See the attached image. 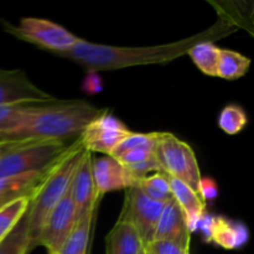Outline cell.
Listing matches in <instances>:
<instances>
[{"label":"cell","instance_id":"52a82bcc","mask_svg":"<svg viewBox=\"0 0 254 254\" xmlns=\"http://www.w3.org/2000/svg\"><path fill=\"white\" fill-rule=\"evenodd\" d=\"M131 130L111 112L104 111L94 118L79 134L82 145L87 151L112 155L114 149L130 135Z\"/></svg>","mask_w":254,"mask_h":254},{"label":"cell","instance_id":"277c9868","mask_svg":"<svg viewBox=\"0 0 254 254\" xmlns=\"http://www.w3.org/2000/svg\"><path fill=\"white\" fill-rule=\"evenodd\" d=\"M69 144L41 138H15L0 141V178L44 171L54 165Z\"/></svg>","mask_w":254,"mask_h":254},{"label":"cell","instance_id":"8fae6325","mask_svg":"<svg viewBox=\"0 0 254 254\" xmlns=\"http://www.w3.org/2000/svg\"><path fill=\"white\" fill-rule=\"evenodd\" d=\"M54 96L32 83L21 69L0 68V106L10 103H50Z\"/></svg>","mask_w":254,"mask_h":254},{"label":"cell","instance_id":"9a60e30c","mask_svg":"<svg viewBox=\"0 0 254 254\" xmlns=\"http://www.w3.org/2000/svg\"><path fill=\"white\" fill-rule=\"evenodd\" d=\"M144 242L131 223L118 218L106 237V254H141Z\"/></svg>","mask_w":254,"mask_h":254},{"label":"cell","instance_id":"5b68a950","mask_svg":"<svg viewBox=\"0 0 254 254\" xmlns=\"http://www.w3.org/2000/svg\"><path fill=\"white\" fill-rule=\"evenodd\" d=\"M154 156L161 173L186 184L198 193L201 171L195 151L186 141L166 131H158Z\"/></svg>","mask_w":254,"mask_h":254},{"label":"cell","instance_id":"4fadbf2b","mask_svg":"<svg viewBox=\"0 0 254 254\" xmlns=\"http://www.w3.org/2000/svg\"><path fill=\"white\" fill-rule=\"evenodd\" d=\"M91 160L92 154L86 150L77 166L69 188V196L77 210L78 220L87 212L98 207V202L101 201L97 197L96 188H94Z\"/></svg>","mask_w":254,"mask_h":254},{"label":"cell","instance_id":"44dd1931","mask_svg":"<svg viewBox=\"0 0 254 254\" xmlns=\"http://www.w3.org/2000/svg\"><path fill=\"white\" fill-rule=\"evenodd\" d=\"M195 66L202 73L211 77H217V64L220 57V47L211 41L195 44L188 51Z\"/></svg>","mask_w":254,"mask_h":254},{"label":"cell","instance_id":"83f0119b","mask_svg":"<svg viewBox=\"0 0 254 254\" xmlns=\"http://www.w3.org/2000/svg\"><path fill=\"white\" fill-rule=\"evenodd\" d=\"M49 254H56V253H49Z\"/></svg>","mask_w":254,"mask_h":254},{"label":"cell","instance_id":"d4e9b609","mask_svg":"<svg viewBox=\"0 0 254 254\" xmlns=\"http://www.w3.org/2000/svg\"><path fill=\"white\" fill-rule=\"evenodd\" d=\"M248 124V116L245 109L237 103L227 104L218 116V127L228 135L241 133Z\"/></svg>","mask_w":254,"mask_h":254},{"label":"cell","instance_id":"484cf974","mask_svg":"<svg viewBox=\"0 0 254 254\" xmlns=\"http://www.w3.org/2000/svg\"><path fill=\"white\" fill-rule=\"evenodd\" d=\"M145 254H190V242L155 240L144 246Z\"/></svg>","mask_w":254,"mask_h":254},{"label":"cell","instance_id":"ffe728a7","mask_svg":"<svg viewBox=\"0 0 254 254\" xmlns=\"http://www.w3.org/2000/svg\"><path fill=\"white\" fill-rule=\"evenodd\" d=\"M32 104L36 103H10L0 106V141L14 138Z\"/></svg>","mask_w":254,"mask_h":254},{"label":"cell","instance_id":"e0dca14e","mask_svg":"<svg viewBox=\"0 0 254 254\" xmlns=\"http://www.w3.org/2000/svg\"><path fill=\"white\" fill-rule=\"evenodd\" d=\"M49 169L44 171H32L21 175L9 176V178H0V206L22 196L34 195L46 176Z\"/></svg>","mask_w":254,"mask_h":254},{"label":"cell","instance_id":"4316f807","mask_svg":"<svg viewBox=\"0 0 254 254\" xmlns=\"http://www.w3.org/2000/svg\"><path fill=\"white\" fill-rule=\"evenodd\" d=\"M198 195L203 201L215 200L218 196V186L213 179L201 178L200 185H198Z\"/></svg>","mask_w":254,"mask_h":254},{"label":"cell","instance_id":"7402d4cb","mask_svg":"<svg viewBox=\"0 0 254 254\" xmlns=\"http://www.w3.org/2000/svg\"><path fill=\"white\" fill-rule=\"evenodd\" d=\"M32 196H22L0 206V242L11 232L29 208Z\"/></svg>","mask_w":254,"mask_h":254},{"label":"cell","instance_id":"7c38bea8","mask_svg":"<svg viewBox=\"0 0 254 254\" xmlns=\"http://www.w3.org/2000/svg\"><path fill=\"white\" fill-rule=\"evenodd\" d=\"M91 169L97 197L99 200L112 191L126 190L133 186V181L129 178L124 165L112 155L92 156Z\"/></svg>","mask_w":254,"mask_h":254},{"label":"cell","instance_id":"9c48e42d","mask_svg":"<svg viewBox=\"0 0 254 254\" xmlns=\"http://www.w3.org/2000/svg\"><path fill=\"white\" fill-rule=\"evenodd\" d=\"M78 222V215L69 191L47 216L36 241V247H45L47 253H59Z\"/></svg>","mask_w":254,"mask_h":254},{"label":"cell","instance_id":"2e32d148","mask_svg":"<svg viewBox=\"0 0 254 254\" xmlns=\"http://www.w3.org/2000/svg\"><path fill=\"white\" fill-rule=\"evenodd\" d=\"M174 240L191 242V232L189 231L184 213L178 203L173 200L165 203L160 218L154 232L153 241Z\"/></svg>","mask_w":254,"mask_h":254},{"label":"cell","instance_id":"f1b7e54d","mask_svg":"<svg viewBox=\"0 0 254 254\" xmlns=\"http://www.w3.org/2000/svg\"><path fill=\"white\" fill-rule=\"evenodd\" d=\"M141 254H145V252H143V253H141Z\"/></svg>","mask_w":254,"mask_h":254},{"label":"cell","instance_id":"cb8c5ba5","mask_svg":"<svg viewBox=\"0 0 254 254\" xmlns=\"http://www.w3.org/2000/svg\"><path fill=\"white\" fill-rule=\"evenodd\" d=\"M136 188L149 198L166 203L173 200L169 176L164 173H154L136 183Z\"/></svg>","mask_w":254,"mask_h":254},{"label":"cell","instance_id":"3957f363","mask_svg":"<svg viewBox=\"0 0 254 254\" xmlns=\"http://www.w3.org/2000/svg\"><path fill=\"white\" fill-rule=\"evenodd\" d=\"M84 151L86 149L78 136L47 170L46 176L32 195L26 212L31 251L36 248L37 237L46 222L47 216L69 191L72 179Z\"/></svg>","mask_w":254,"mask_h":254},{"label":"cell","instance_id":"8992f818","mask_svg":"<svg viewBox=\"0 0 254 254\" xmlns=\"http://www.w3.org/2000/svg\"><path fill=\"white\" fill-rule=\"evenodd\" d=\"M4 26L15 37L54 52L55 55L69 51L79 39L61 25L40 17H22L17 26L10 24H4Z\"/></svg>","mask_w":254,"mask_h":254},{"label":"cell","instance_id":"7a4b0ae2","mask_svg":"<svg viewBox=\"0 0 254 254\" xmlns=\"http://www.w3.org/2000/svg\"><path fill=\"white\" fill-rule=\"evenodd\" d=\"M104 108H98L82 99L32 104L27 111L15 138H41L62 140L76 136L99 116Z\"/></svg>","mask_w":254,"mask_h":254},{"label":"cell","instance_id":"6da1fadb","mask_svg":"<svg viewBox=\"0 0 254 254\" xmlns=\"http://www.w3.org/2000/svg\"><path fill=\"white\" fill-rule=\"evenodd\" d=\"M230 17L223 16L218 19L213 26L202 32L192 35L188 39L171 44L156 45V46L122 47L112 45L93 44L79 37L77 44L69 51L57 55L81 64L92 72L113 71L127 67L144 66V64H165L178 57L188 54L195 44L222 39L237 30L235 22Z\"/></svg>","mask_w":254,"mask_h":254},{"label":"cell","instance_id":"ba28073f","mask_svg":"<svg viewBox=\"0 0 254 254\" xmlns=\"http://www.w3.org/2000/svg\"><path fill=\"white\" fill-rule=\"evenodd\" d=\"M165 203L144 195L136 186L126 189L124 202L119 218L128 221L136 228L144 245L151 242L156 225Z\"/></svg>","mask_w":254,"mask_h":254},{"label":"cell","instance_id":"5bb4252c","mask_svg":"<svg viewBox=\"0 0 254 254\" xmlns=\"http://www.w3.org/2000/svg\"><path fill=\"white\" fill-rule=\"evenodd\" d=\"M169 181H170L171 195H173L174 201L178 203L181 212L185 216L189 231L193 232L197 228L201 218L206 213V202L197 192L189 188L186 184L173 178H169Z\"/></svg>","mask_w":254,"mask_h":254},{"label":"cell","instance_id":"d6986e66","mask_svg":"<svg viewBox=\"0 0 254 254\" xmlns=\"http://www.w3.org/2000/svg\"><path fill=\"white\" fill-rule=\"evenodd\" d=\"M251 59L237 51L220 49L217 64V77L228 81L238 79L245 76L251 67Z\"/></svg>","mask_w":254,"mask_h":254},{"label":"cell","instance_id":"603a6c76","mask_svg":"<svg viewBox=\"0 0 254 254\" xmlns=\"http://www.w3.org/2000/svg\"><path fill=\"white\" fill-rule=\"evenodd\" d=\"M30 252L31 247H30L29 225H27V215L25 213L14 230L0 242V254H29Z\"/></svg>","mask_w":254,"mask_h":254},{"label":"cell","instance_id":"ac0fdd59","mask_svg":"<svg viewBox=\"0 0 254 254\" xmlns=\"http://www.w3.org/2000/svg\"><path fill=\"white\" fill-rule=\"evenodd\" d=\"M97 207L82 216L57 254H87Z\"/></svg>","mask_w":254,"mask_h":254},{"label":"cell","instance_id":"30bf717a","mask_svg":"<svg viewBox=\"0 0 254 254\" xmlns=\"http://www.w3.org/2000/svg\"><path fill=\"white\" fill-rule=\"evenodd\" d=\"M196 231H201L203 241L215 243L223 250H240L250 241V230L241 221L231 220L225 216L203 215Z\"/></svg>","mask_w":254,"mask_h":254}]
</instances>
